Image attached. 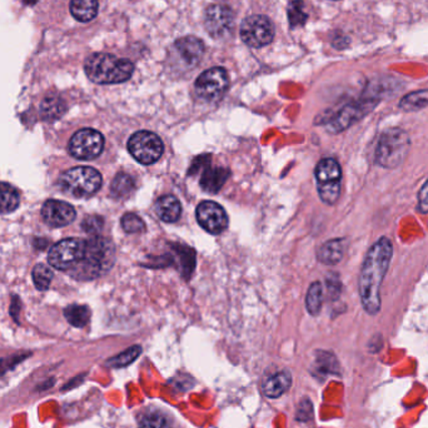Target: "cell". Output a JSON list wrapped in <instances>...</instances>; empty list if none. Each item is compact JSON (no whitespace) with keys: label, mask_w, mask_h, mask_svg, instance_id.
Masks as SVG:
<instances>
[{"label":"cell","mask_w":428,"mask_h":428,"mask_svg":"<svg viewBox=\"0 0 428 428\" xmlns=\"http://www.w3.org/2000/svg\"><path fill=\"white\" fill-rule=\"evenodd\" d=\"M241 38L247 45L262 48L268 45L274 38L272 21L265 15H251L241 26Z\"/></svg>","instance_id":"8fae6325"},{"label":"cell","mask_w":428,"mask_h":428,"mask_svg":"<svg viewBox=\"0 0 428 428\" xmlns=\"http://www.w3.org/2000/svg\"><path fill=\"white\" fill-rule=\"evenodd\" d=\"M114 263V245L101 236H94L85 241L84 258L75 267L77 272L84 278H94L107 272Z\"/></svg>","instance_id":"277c9868"},{"label":"cell","mask_w":428,"mask_h":428,"mask_svg":"<svg viewBox=\"0 0 428 428\" xmlns=\"http://www.w3.org/2000/svg\"><path fill=\"white\" fill-rule=\"evenodd\" d=\"M197 221L211 234L222 233L228 225V216L225 210L212 201H205L198 205Z\"/></svg>","instance_id":"5bb4252c"},{"label":"cell","mask_w":428,"mask_h":428,"mask_svg":"<svg viewBox=\"0 0 428 428\" xmlns=\"http://www.w3.org/2000/svg\"><path fill=\"white\" fill-rule=\"evenodd\" d=\"M288 18H289V24L292 28L303 26L306 23L308 15L305 12V4L302 0H293L289 4Z\"/></svg>","instance_id":"f546056e"},{"label":"cell","mask_w":428,"mask_h":428,"mask_svg":"<svg viewBox=\"0 0 428 428\" xmlns=\"http://www.w3.org/2000/svg\"><path fill=\"white\" fill-rule=\"evenodd\" d=\"M85 74L96 84H119L130 79L134 65L128 59L116 58L107 53L89 55L84 64Z\"/></svg>","instance_id":"7a4b0ae2"},{"label":"cell","mask_w":428,"mask_h":428,"mask_svg":"<svg viewBox=\"0 0 428 428\" xmlns=\"http://www.w3.org/2000/svg\"><path fill=\"white\" fill-rule=\"evenodd\" d=\"M64 316L72 326L82 328V327L88 325L89 320H90V311L87 306L72 305V306L65 308Z\"/></svg>","instance_id":"d4e9b609"},{"label":"cell","mask_w":428,"mask_h":428,"mask_svg":"<svg viewBox=\"0 0 428 428\" xmlns=\"http://www.w3.org/2000/svg\"><path fill=\"white\" fill-rule=\"evenodd\" d=\"M417 212L421 214H428V179L426 183L422 185L421 190L417 196Z\"/></svg>","instance_id":"8d00e7d4"},{"label":"cell","mask_w":428,"mask_h":428,"mask_svg":"<svg viewBox=\"0 0 428 428\" xmlns=\"http://www.w3.org/2000/svg\"><path fill=\"white\" fill-rule=\"evenodd\" d=\"M142 354V347L132 346L124 351L122 354H118L116 357L110 358L107 362V366L112 368H123L130 366V363H133L134 360Z\"/></svg>","instance_id":"83f0119b"},{"label":"cell","mask_w":428,"mask_h":428,"mask_svg":"<svg viewBox=\"0 0 428 428\" xmlns=\"http://www.w3.org/2000/svg\"><path fill=\"white\" fill-rule=\"evenodd\" d=\"M230 84V77L225 68L214 67L208 69L199 75L194 84L196 94L207 102L217 101L222 95L225 94V90Z\"/></svg>","instance_id":"30bf717a"},{"label":"cell","mask_w":428,"mask_h":428,"mask_svg":"<svg viewBox=\"0 0 428 428\" xmlns=\"http://www.w3.org/2000/svg\"><path fill=\"white\" fill-rule=\"evenodd\" d=\"M234 21L231 8L222 4H213L204 14V27L213 38H223L230 33Z\"/></svg>","instance_id":"4fadbf2b"},{"label":"cell","mask_w":428,"mask_h":428,"mask_svg":"<svg viewBox=\"0 0 428 428\" xmlns=\"http://www.w3.org/2000/svg\"><path fill=\"white\" fill-rule=\"evenodd\" d=\"M85 241L81 238H67L53 245L48 254L49 265L57 269L68 271L75 268L84 258Z\"/></svg>","instance_id":"ba28073f"},{"label":"cell","mask_w":428,"mask_h":428,"mask_svg":"<svg viewBox=\"0 0 428 428\" xmlns=\"http://www.w3.org/2000/svg\"><path fill=\"white\" fill-rule=\"evenodd\" d=\"M104 138L98 130H78L69 142V153L81 161H92L102 153Z\"/></svg>","instance_id":"7c38bea8"},{"label":"cell","mask_w":428,"mask_h":428,"mask_svg":"<svg viewBox=\"0 0 428 428\" xmlns=\"http://www.w3.org/2000/svg\"><path fill=\"white\" fill-rule=\"evenodd\" d=\"M53 279L52 269L45 265H37L33 269V281L39 291H45L49 288Z\"/></svg>","instance_id":"4dcf8cb0"},{"label":"cell","mask_w":428,"mask_h":428,"mask_svg":"<svg viewBox=\"0 0 428 428\" xmlns=\"http://www.w3.org/2000/svg\"><path fill=\"white\" fill-rule=\"evenodd\" d=\"M154 210H156L158 217L161 218L162 221L167 222V223H174L181 217L182 205H181V202L178 201V198L172 196V194H167V196H163L156 201Z\"/></svg>","instance_id":"ac0fdd59"},{"label":"cell","mask_w":428,"mask_h":428,"mask_svg":"<svg viewBox=\"0 0 428 428\" xmlns=\"http://www.w3.org/2000/svg\"><path fill=\"white\" fill-rule=\"evenodd\" d=\"M317 190L322 202L333 205L337 203L340 196L342 170L334 158H325L316 167Z\"/></svg>","instance_id":"8992f818"},{"label":"cell","mask_w":428,"mask_h":428,"mask_svg":"<svg viewBox=\"0 0 428 428\" xmlns=\"http://www.w3.org/2000/svg\"><path fill=\"white\" fill-rule=\"evenodd\" d=\"M394 257V245L387 237H380L368 249L360 268L358 291L363 309L376 316L382 307L380 287Z\"/></svg>","instance_id":"6da1fadb"},{"label":"cell","mask_w":428,"mask_h":428,"mask_svg":"<svg viewBox=\"0 0 428 428\" xmlns=\"http://www.w3.org/2000/svg\"><path fill=\"white\" fill-rule=\"evenodd\" d=\"M128 150L136 162L143 165H150L162 156L164 147L156 134L148 130H141L130 136Z\"/></svg>","instance_id":"9c48e42d"},{"label":"cell","mask_w":428,"mask_h":428,"mask_svg":"<svg viewBox=\"0 0 428 428\" xmlns=\"http://www.w3.org/2000/svg\"><path fill=\"white\" fill-rule=\"evenodd\" d=\"M139 428H170V423L163 414L154 411L143 416Z\"/></svg>","instance_id":"1f68e13d"},{"label":"cell","mask_w":428,"mask_h":428,"mask_svg":"<svg viewBox=\"0 0 428 428\" xmlns=\"http://www.w3.org/2000/svg\"><path fill=\"white\" fill-rule=\"evenodd\" d=\"M103 225H104V221H103L102 217L88 216V217L84 218V221L82 222V228L83 231L87 232L88 234L98 236L102 232Z\"/></svg>","instance_id":"e575fe53"},{"label":"cell","mask_w":428,"mask_h":428,"mask_svg":"<svg viewBox=\"0 0 428 428\" xmlns=\"http://www.w3.org/2000/svg\"><path fill=\"white\" fill-rule=\"evenodd\" d=\"M346 252V239L336 238L326 242L318 251V259L325 265H337Z\"/></svg>","instance_id":"d6986e66"},{"label":"cell","mask_w":428,"mask_h":428,"mask_svg":"<svg viewBox=\"0 0 428 428\" xmlns=\"http://www.w3.org/2000/svg\"><path fill=\"white\" fill-rule=\"evenodd\" d=\"M327 289H328L329 298L337 299L340 297L342 283L337 273H329V276L327 277Z\"/></svg>","instance_id":"d590c367"},{"label":"cell","mask_w":428,"mask_h":428,"mask_svg":"<svg viewBox=\"0 0 428 428\" xmlns=\"http://www.w3.org/2000/svg\"><path fill=\"white\" fill-rule=\"evenodd\" d=\"M41 114L49 121H53L61 116L65 110V104L61 101V98L50 95L47 96L43 102H41Z\"/></svg>","instance_id":"484cf974"},{"label":"cell","mask_w":428,"mask_h":428,"mask_svg":"<svg viewBox=\"0 0 428 428\" xmlns=\"http://www.w3.org/2000/svg\"><path fill=\"white\" fill-rule=\"evenodd\" d=\"M316 372L317 374H337L338 369V363L336 360V357L332 354L328 352H318L317 358H316Z\"/></svg>","instance_id":"f1b7e54d"},{"label":"cell","mask_w":428,"mask_h":428,"mask_svg":"<svg viewBox=\"0 0 428 428\" xmlns=\"http://www.w3.org/2000/svg\"><path fill=\"white\" fill-rule=\"evenodd\" d=\"M411 147V139L406 130L402 128H389L380 134L374 159L385 170H396L407 158Z\"/></svg>","instance_id":"3957f363"},{"label":"cell","mask_w":428,"mask_h":428,"mask_svg":"<svg viewBox=\"0 0 428 428\" xmlns=\"http://www.w3.org/2000/svg\"><path fill=\"white\" fill-rule=\"evenodd\" d=\"M291 385H292V374L288 371H282L267 378L263 382L262 391L268 398H278L289 389Z\"/></svg>","instance_id":"e0dca14e"},{"label":"cell","mask_w":428,"mask_h":428,"mask_svg":"<svg viewBox=\"0 0 428 428\" xmlns=\"http://www.w3.org/2000/svg\"><path fill=\"white\" fill-rule=\"evenodd\" d=\"M230 177V170L227 168H210L203 170L201 177V187L204 192L214 194L223 187L225 181Z\"/></svg>","instance_id":"ffe728a7"},{"label":"cell","mask_w":428,"mask_h":428,"mask_svg":"<svg viewBox=\"0 0 428 428\" xmlns=\"http://www.w3.org/2000/svg\"><path fill=\"white\" fill-rule=\"evenodd\" d=\"M398 107L403 112H418L428 107V89L416 90L409 94L405 95L400 101Z\"/></svg>","instance_id":"603a6c76"},{"label":"cell","mask_w":428,"mask_h":428,"mask_svg":"<svg viewBox=\"0 0 428 428\" xmlns=\"http://www.w3.org/2000/svg\"><path fill=\"white\" fill-rule=\"evenodd\" d=\"M70 13L78 21H93L98 14V0H72Z\"/></svg>","instance_id":"44dd1931"},{"label":"cell","mask_w":428,"mask_h":428,"mask_svg":"<svg viewBox=\"0 0 428 428\" xmlns=\"http://www.w3.org/2000/svg\"><path fill=\"white\" fill-rule=\"evenodd\" d=\"M322 303H323V287L320 282H314L307 293L306 306L308 312L312 316H317L322 308Z\"/></svg>","instance_id":"4316f807"},{"label":"cell","mask_w":428,"mask_h":428,"mask_svg":"<svg viewBox=\"0 0 428 428\" xmlns=\"http://www.w3.org/2000/svg\"><path fill=\"white\" fill-rule=\"evenodd\" d=\"M177 249L179 258H181V267H182L183 277L184 276H190L196 267V253L185 245L177 248Z\"/></svg>","instance_id":"d6a6232c"},{"label":"cell","mask_w":428,"mask_h":428,"mask_svg":"<svg viewBox=\"0 0 428 428\" xmlns=\"http://www.w3.org/2000/svg\"><path fill=\"white\" fill-rule=\"evenodd\" d=\"M134 190V179L127 173H119L110 184V193L116 199L130 197Z\"/></svg>","instance_id":"cb8c5ba5"},{"label":"cell","mask_w":428,"mask_h":428,"mask_svg":"<svg viewBox=\"0 0 428 428\" xmlns=\"http://www.w3.org/2000/svg\"><path fill=\"white\" fill-rule=\"evenodd\" d=\"M41 216L45 223L52 227H65L75 219V210L63 201L50 199L41 208Z\"/></svg>","instance_id":"9a60e30c"},{"label":"cell","mask_w":428,"mask_h":428,"mask_svg":"<svg viewBox=\"0 0 428 428\" xmlns=\"http://www.w3.org/2000/svg\"><path fill=\"white\" fill-rule=\"evenodd\" d=\"M380 101L371 94H365L360 101L349 103L340 109V112L328 121V130L331 133H340L354 123L360 121L363 116L369 114L377 105Z\"/></svg>","instance_id":"52a82bcc"},{"label":"cell","mask_w":428,"mask_h":428,"mask_svg":"<svg viewBox=\"0 0 428 428\" xmlns=\"http://www.w3.org/2000/svg\"><path fill=\"white\" fill-rule=\"evenodd\" d=\"M19 193L13 185L0 183V214H7L15 211L19 205Z\"/></svg>","instance_id":"7402d4cb"},{"label":"cell","mask_w":428,"mask_h":428,"mask_svg":"<svg viewBox=\"0 0 428 428\" xmlns=\"http://www.w3.org/2000/svg\"><path fill=\"white\" fill-rule=\"evenodd\" d=\"M174 48L181 59L188 65H196L204 54L203 41L194 37H185L176 41Z\"/></svg>","instance_id":"2e32d148"},{"label":"cell","mask_w":428,"mask_h":428,"mask_svg":"<svg viewBox=\"0 0 428 428\" xmlns=\"http://www.w3.org/2000/svg\"><path fill=\"white\" fill-rule=\"evenodd\" d=\"M122 227L127 233H141L145 230V225L141 217L133 213H127L122 217Z\"/></svg>","instance_id":"836d02e7"},{"label":"cell","mask_w":428,"mask_h":428,"mask_svg":"<svg viewBox=\"0 0 428 428\" xmlns=\"http://www.w3.org/2000/svg\"><path fill=\"white\" fill-rule=\"evenodd\" d=\"M59 185L72 197H89L101 188L102 176L92 167H75L61 174Z\"/></svg>","instance_id":"5b68a950"}]
</instances>
